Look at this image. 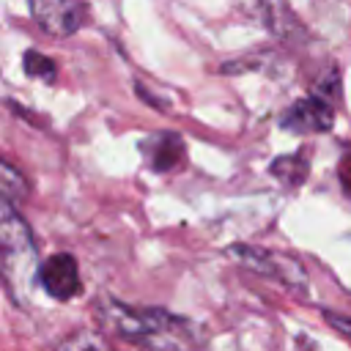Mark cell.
<instances>
[{"mask_svg":"<svg viewBox=\"0 0 351 351\" xmlns=\"http://www.w3.org/2000/svg\"><path fill=\"white\" fill-rule=\"evenodd\" d=\"M99 318L107 332L137 343H165V335L186 332V321L159 307H129L115 299H104L99 304Z\"/></svg>","mask_w":351,"mask_h":351,"instance_id":"6da1fadb","label":"cell"},{"mask_svg":"<svg viewBox=\"0 0 351 351\" xmlns=\"http://www.w3.org/2000/svg\"><path fill=\"white\" fill-rule=\"evenodd\" d=\"M30 14L44 33L58 38L74 36L88 19L82 0H30Z\"/></svg>","mask_w":351,"mask_h":351,"instance_id":"7a4b0ae2","label":"cell"},{"mask_svg":"<svg viewBox=\"0 0 351 351\" xmlns=\"http://www.w3.org/2000/svg\"><path fill=\"white\" fill-rule=\"evenodd\" d=\"M38 280L44 285V291L58 299V302H69L82 291V280H80V269L77 261L69 252H55L49 255L41 266H38Z\"/></svg>","mask_w":351,"mask_h":351,"instance_id":"3957f363","label":"cell"},{"mask_svg":"<svg viewBox=\"0 0 351 351\" xmlns=\"http://www.w3.org/2000/svg\"><path fill=\"white\" fill-rule=\"evenodd\" d=\"M335 123V112L332 107L318 99V96H307L293 101L282 115H280V126L296 134H315V132H329Z\"/></svg>","mask_w":351,"mask_h":351,"instance_id":"277c9868","label":"cell"},{"mask_svg":"<svg viewBox=\"0 0 351 351\" xmlns=\"http://www.w3.org/2000/svg\"><path fill=\"white\" fill-rule=\"evenodd\" d=\"M0 250L3 252H14V255H22V252L33 250L30 225L16 211V206L11 203L5 189H0Z\"/></svg>","mask_w":351,"mask_h":351,"instance_id":"5b68a950","label":"cell"},{"mask_svg":"<svg viewBox=\"0 0 351 351\" xmlns=\"http://www.w3.org/2000/svg\"><path fill=\"white\" fill-rule=\"evenodd\" d=\"M230 252L239 255L247 266H252L263 274H271V277H277L288 285H304V271L291 258H282V255H274V252H266V250H258V247H233Z\"/></svg>","mask_w":351,"mask_h":351,"instance_id":"8992f818","label":"cell"},{"mask_svg":"<svg viewBox=\"0 0 351 351\" xmlns=\"http://www.w3.org/2000/svg\"><path fill=\"white\" fill-rule=\"evenodd\" d=\"M143 151H145V159L154 170L159 173H167L173 170L181 159H184V143L176 132H159L154 137H148L143 143Z\"/></svg>","mask_w":351,"mask_h":351,"instance_id":"52a82bcc","label":"cell"},{"mask_svg":"<svg viewBox=\"0 0 351 351\" xmlns=\"http://www.w3.org/2000/svg\"><path fill=\"white\" fill-rule=\"evenodd\" d=\"M271 173L277 176V181L288 184V186H296L304 181L307 176V156L296 154V156H282L277 162H271Z\"/></svg>","mask_w":351,"mask_h":351,"instance_id":"ba28073f","label":"cell"},{"mask_svg":"<svg viewBox=\"0 0 351 351\" xmlns=\"http://www.w3.org/2000/svg\"><path fill=\"white\" fill-rule=\"evenodd\" d=\"M22 69L27 77H36V80H44V82H52L55 74H58V66L52 58L36 52V49H27L25 52V60H22Z\"/></svg>","mask_w":351,"mask_h":351,"instance_id":"9c48e42d","label":"cell"},{"mask_svg":"<svg viewBox=\"0 0 351 351\" xmlns=\"http://www.w3.org/2000/svg\"><path fill=\"white\" fill-rule=\"evenodd\" d=\"M326 321L335 326V329H340L343 335H348L351 337V315H337V313H326Z\"/></svg>","mask_w":351,"mask_h":351,"instance_id":"30bf717a","label":"cell"}]
</instances>
